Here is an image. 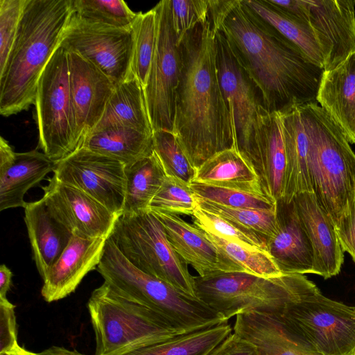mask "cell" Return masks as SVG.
<instances>
[{"label": "cell", "mask_w": 355, "mask_h": 355, "mask_svg": "<svg viewBox=\"0 0 355 355\" xmlns=\"http://www.w3.org/2000/svg\"><path fill=\"white\" fill-rule=\"evenodd\" d=\"M180 45L182 65L172 132L196 169L215 154L237 148L218 78L216 31L209 17L189 31Z\"/></svg>", "instance_id": "1"}, {"label": "cell", "mask_w": 355, "mask_h": 355, "mask_svg": "<svg viewBox=\"0 0 355 355\" xmlns=\"http://www.w3.org/2000/svg\"><path fill=\"white\" fill-rule=\"evenodd\" d=\"M221 32L259 88L269 113L317 103L324 69L238 0Z\"/></svg>", "instance_id": "2"}, {"label": "cell", "mask_w": 355, "mask_h": 355, "mask_svg": "<svg viewBox=\"0 0 355 355\" xmlns=\"http://www.w3.org/2000/svg\"><path fill=\"white\" fill-rule=\"evenodd\" d=\"M73 12L72 0H26L15 41L0 70L2 116L35 103L40 76L60 46Z\"/></svg>", "instance_id": "3"}, {"label": "cell", "mask_w": 355, "mask_h": 355, "mask_svg": "<svg viewBox=\"0 0 355 355\" xmlns=\"http://www.w3.org/2000/svg\"><path fill=\"white\" fill-rule=\"evenodd\" d=\"M298 107L310 141L313 193L335 227L349 214L355 198V153L317 103Z\"/></svg>", "instance_id": "4"}, {"label": "cell", "mask_w": 355, "mask_h": 355, "mask_svg": "<svg viewBox=\"0 0 355 355\" xmlns=\"http://www.w3.org/2000/svg\"><path fill=\"white\" fill-rule=\"evenodd\" d=\"M87 306L95 335L94 355H124L188 333L105 282L93 291Z\"/></svg>", "instance_id": "5"}, {"label": "cell", "mask_w": 355, "mask_h": 355, "mask_svg": "<svg viewBox=\"0 0 355 355\" xmlns=\"http://www.w3.org/2000/svg\"><path fill=\"white\" fill-rule=\"evenodd\" d=\"M96 268L104 282L119 293L159 313L186 332L228 321L199 299L184 295L134 266L108 238Z\"/></svg>", "instance_id": "6"}, {"label": "cell", "mask_w": 355, "mask_h": 355, "mask_svg": "<svg viewBox=\"0 0 355 355\" xmlns=\"http://www.w3.org/2000/svg\"><path fill=\"white\" fill-rule=\"evenodd\" d=\"M197 297L226 320L250 311L279 313L316 286L304 275L266 278L245 272L194 277Z\"/></svg>", "instance_id": "7"}, {"label": "cell", "mask_w": 355, "mask_h": 355, "mask_svg": "<svg viewBox=\"0 0 355 355\" xmlns=\"http://www.w3.org/2000/svg\"><path fill=\"white\" fill-rule=\"evenodd\" d=\"M108 239L134 266L181 293L198 299L194 276L170 244L162 223L151 211L122 214Z\"/></svg>", "instance_id": "8"}, {"label": "cell", "mask_w": 355, "mask_h": 355, "mask_svg": "<svg viewBox=\"0 0 355 355\" xmlns=\"http://www.w3.org/2000/svg\"><path fill=\"white\" fill-rule=\"evenodd\" d=\"M274 314L318 355H355V306L324 296L317 286Z\"/></svg>", "instance_id": "9"}, {"label": "cell", "mask_w": 355, "mask_h": 355, "mask_svg": "<svg viewBox=\"0 0 355 355\" xmlns=\"http://www.w3.org/2000/svg\"><path fill=\"white\" fill-rule=\"evenodd\" d=\"M39 146L57 162L78 150L67 52L59 46L43 70L35 100Z\"/></svg>", "instance_id": "10"}, {"label": "cell", "mask_w": 355, "mask_h": 355, "mask_svg": "<svg viewBox=\"0 0 355 355\" xmlns=\"http://www.w3.org/2000/svg\"><path fill=\"white\" fill-rule=\"evenodd\" d=\"M216 49L219 82L232 119L236 146L249 162L270 113L259 88L220 31Z\"/></svg>", "instance_id": "11"}, {"label": "cell", "mask_w": 355, "mask_h": 355, "mask_svg": "<svg viewBox=\"0 0 355 355\" xmlns=\"http://www.w3.org/2000/svg\"><path fill=\"white\" fill-rule=\"evenodd\" d=\"M154 8L156 44L144 92L153 132H173L175 92L182 65V51L171 24L170 0L159 1Z\"/></svg>", "instance_id": "12"}, {"label": "cell", "mask_w": 355, "mask_h": 355, "mask_svg": "<svg viewBox=\"0 0 355 355\" xmlns=\"http://www.w3.org/2000/svg\"><path fill=\"white\" fill-rule=\"evenodd\" d=\"M60 46L91 62L116 86L133 77L131 28H121L83 19L74 12Z\"/></svg>", "instance_id": "13"}, {"label": "cell", "mask_w": 355, "mask_h": 355, "mask_svg": "<svg viewBox=\"0 0 355 355\" xmlns=\"http://www.w3.org/2000/svg\"><path fill=\"white\" fill-rule=\"evenodd\" d=\"M53 176L87 193L119 216L125 198V165L80 148L55 162Z\"/></svg>", "instance_id": "14"}, {"label": "cell", "mask_w": 355, "mask_h": 355, "mask_svg": "<svg viewBox=\"0 0 355 355\" xmlns=\"http://www.w3.org/2000/svg\"><path fill=\"white\" fill-rule=\"evenodd\" d=\"M51 215L73 235L107 239L119 217L96 199L53 175L42 187Z\"/></svg>", "instance_id": "15"}, {"label": "cell", "mask_w": 355, "mask_h": 355, "mask_svg": "<svg viewBox=\"0 0 355 355\" xmlns=\"http://www.w3.org/2000/svg\"><path fill=\"white\" fill-rule=\"evenodd\" d=\"M309 23L320 47L324 71L355 53V1L305 0Z\"/></svg>", "instance_id": "16"}, {"label": "cell", "mask_w": 355, "mask_h": 355, "mask_svg": "<svg viewBox=\"0 0 355 355\" xmlns=\"http://www.w3.org/2000/svg\"><path fill=\"white\" fill-rule=\"evenodd\" d=\"M67 54L70 94L80 148L101 119L115 85L91 62L73 52Z\"/></svg>", "instance_id": "17"}, {"label": "cell", "mask_w": 355, "mask_h": 355, "mask_svg": "<svg viewBox=\"0 0 355 355\" xmlns=\"http://www.w3.org/2000/svg\"><path fill=\"white\" fill-rule=\"evenodd\" d=\"M150 211L162 223L173 248L187 265L193 267L198 276L244 272L196 225L185 221L178 214Z\"/></svg>", "instance_id": "18"}, {"label": "cell", "mask_w": 355, "mask_h": 355, "mask_svg": "<svg viewBox=\"0 0 355 355\" xmlns=\"http://www.w3.org/2000/svg\"><path fill=\"white\" fill-rule=\"evenodd\" d=\"M106 240L73 235L43 279L41 295L44 300L58 301L74 292L85 276L97 268Z\"/></svg>", "instance_id": "19"}, {"label": "cell", "mask_w": 355, "mask_h": 355, "mask_svg": "<svg viewBox=\"0 0 355 355\" xmlns=\"http://www.w3.org/2000/svg\"><path fill=\"white\" fill-rule=\"evenodd\" d=\"M55 162L37 149L15 153L0 137V211L23 207L24 196L44 177L53 171Z\"/></svg>", "instance_id": "20"}, {"label": "cell", "mask_w": 355, "mask_h": 355, "mask_svg": "<svg viewBox=\"0 0 355 355\" xmlns=\"http://www.w3.org/2000/svg\"><path fill=\"white\" fill-rule=\"evenodd\" d=\"M293 201L313 248V274L324 279L338 275L344 261V251L331 218L314 193L299 194Z\"/></svg>", "instance_id": "21"}, {"label": "cell", "mask_w": 355, "mask_h": 355, "mask_svg": "<svg viewBox=\"0 0 355 355\" xmlns=\"http://www.w3.org/2000/svg\"><path fill=\"white\" fill-rule=\"evenodd\" d=\"M278 230L267 240V251L282 273L313 274V252L293 201L277 202Z\"/></svg>", "instance_id": "22"}, {"label": "cell", "mask_w": 355, "mask_h": 355, "mask_svg": "<svg viewBox=\"0 0 355 355\" xmlns=\"http://www.w3.org/2000/svg\"><path fill=\"white\" fill-rule=\"evenodd\" d=\"M249 162L257 174L262 192L278 202L284 194L286 155L282 113H270Z\"/></svg>", "instance_id": "23"}, {"label": "cell", "mask_w": 355, "mask_h": 355, "mask_svg": "<svg viewBox=\"0 0 355 355\" xmlns=\"http://www.w3.org/2000/svg\"><path fill=\"white\" fill-rule=\"evenodd\" d=\"M316 101L349 144H355V53L335 69L324 71Z\"/></svg>", "instance_id": "24"}, {"label": "cell", "mask_w": 355, "mask_h": 355, "mask_svg": "<svg viewBox=\"0 0 355 355\" xmlns=\"http://www.w3.org/2000/svg\"><path fill=\"white\" fill-rule=\"evenodd\" d=\"M282 118L286 155L284 194L282 200L290 203L299 194L313 193L310 141L298 106L282 112Z\"/></svg>", "instance_id": "25"}, {"label": "cell", "mask_w": 355, "mask_h": 355, "mask_svg": "<svg viewBox=\"0 0 355 355\" xmlns=\"http://www.w3.org/2000/svg\"><path fill=\"white\" fill-rule=\"evenodd\" d=\"M24 221L33 259L43 279L73 234L51 215L42 198L27 203L24 207Z\"/></svg>", "instance_id": "26"}, {"label": "cell", "mask_w": 355, "mask_h": 355, "mask_svg": "<svg viewBox=\"0 0 355 355\" xmlns=\"http://www.w3.org/2000/svg\"><path fill=\"white\" fill-rule=\"evenodd\" d=\"M236 316L234 333L261 355H318L300 343L274 313L250 311Z\"/></svg>", "instance_id": "27"}, {"label": "cell", "mask_w": 355, "mask_h": 355, "mask_svg": "<svg viewBox=\"0 0 355 355\" xmlns=\"http://www.w3.org/2000/svg\"><path fill=\"white\" fill-rule=\"evenodd\" d=\"M192 182L263 193L253 166L236 148L220 151L206 160L196 169Z\"/></svg>", "instance_id": "28"}, {"label": "cell", "mask_w": 355, "mask_h": 355, "mask_svg": "<svg viewBox=\"0 0 355 355\" xmlns=\"http://www.w3.org/2000/svg\"><path fill=\"white\" fill-rule=\"evenodd\" d=\"M113 126L153 135L144 88L135 76L115 86L104 114L94 130Z\"/></svg>", "instance_id": "29"}, {"label": "cell", "mask_w": 355, "mask_h": 355, "mask_svg": "<svg viewBox=\"0 0 355 355\" xmlns=\"http://www.w3.org/2000/svg\"><path fill=\"white\" fill-rule=\"evenodd\" d=\"M153 135L121 126L92 132L80 148L117 160L124 165L133 163L153 152Z\"/></svg>", "instance_id": "30"}, {"label": "cell", "mask_w": 355, "mask_h": 355, "mask_svg": "<svg viewBox=\"0 0 355 355\" xmlns=\"http://www.w3.org/2000/svg\"><path fill=\"white\" fill-rule=\"evenodd\" d=\"M253 12L295 44L313 64L324 69V59L309 23L291 17L267 0H242Z\"/></svg>", "instance_id": "31"}, {"label": "cell", "mask_w": 355, "mask_h": 355, "mask_svg": "<svg viewBox=\"0 0 355 355\" xmlns=\"http://www.w3.org/2000/svg\"><path fill=\"white\" fill-rule=\"evenodd\" d=\"M124 213L148 209L149 205L166 177L155 153L125 165Z\"/></svg>", "instance_id": "32"}, {"label": "cell", "mask_w": 355, "mask_h": 355, "mask_svg": "<svg viewBox=\"0 0 355 355\" xmlns=\"http://www.w3.org/2000/svg\"><path fill=\"white\" fill-rule=\"evenodd\" d=\"M232 334L227 322L146 345L124 355H208Z\"/></svg>", "instance_id": "33"}, {"label": "cell", "mask_w": 355, "mask_h": 355, "mask_svg": "<svg viewBox=\"0 0 355 355\" xmlns=\"http://www.w3.org/2000/svg\"><path fill=\"white\" fill-rule=\"evenodd\" d=\"M133 49L131 60L132 75L145 87L155 49L157 36L156 11L137 12L132 24Z\"/></svg>", "instance_id": "34"}, {"label": "cell", "mask_w": 355, "mask_h": 355, "mask_svg": "<svg viewBox=\"0 0 355 355\" xmlns=\"http://www.w3.org/2000/svg\"><path fill=\"white\" fill-rule=\"evenodd\" d=\"M196 198L201 209L254 232L267 240L273 236L278 230L277 207L269 210L232 208L196 196Z\"/></svg>", "instance_id": "35"}, {"label": "cell", "mask_w": 355, "mask_h": 355, "mask_svg": "<svg viewBox=\"0 0 355 355\" xmlns=\"http://www.w3.org/2000/svg\"><path fill=\"white\" fill-rule=\"evenodd\" d=\"M206 233L207 236L245 272L270 278L282 272L267 250L246 246Z\"/></svg>", "instance_id": "36"}, {"label": "cell", "mask_w": 355, "mask_h": 355, "mask_svg": "<svg viewBox=\"0 0 355 355\" xmlns=\"http://www.w3.org/2000/svg\"><path fill=\"white\" fill-rule=\"evenodd\" d=\"M72 6L78 17L116 28H131L137 15L123 0H72Z\"/></svg>", "instance_id": "37"}, {"label": "cell", "mask_w": 355, "mask_h": 355, "mask_svg": "<svg viewBox=\"0 0 355 355\" xmlns=\"http://www.w3.org/2000/svg\"><path fill=\"white\" fill-rule=\"evenodd\" d=\"M194 225L205 232L246 246L267 250V239L219 216L198 207L192 216Z\"/></svg>", "instance_id": "38"}, {"label": "cell", "mask_w": 355, "mask_h": 355, "mask_svg": "<svg viewBox=\"0 0 355 355\" xmlns=\"http://www.w3.org/2000/svg\"><path fill=\"white\" fill-rule=\"evenodd\" d=\"M153 150L159 159L166 176L179 179L190 184L196 169L182 150L172 132H153Z\"/></svg>", "instance_id": "39"}, {"label": "cell", "mask_w": 355, "mask_h": 355, "mask_svg": "<svg viewBox=\"0 0 355 355\" xmlns=\"http://www.w3.org/2000/svg\"><path fill=\"white\" fill-rule=\"evenodd\" d=\"M194 194L207 200L232 208L269 210L277 207V202L264 193H250L191 182Z\"/></svg>", "instance_id": "40"}, {"label": "cell", "mask_w": 355, "mask_h": 355, "mask_svg": "<svg viewBox=\"0 0 355 355\" xmlns=\"http://www.w3.org/2000/svg\"><path fill=\"white\" fill-rule=\"evenodd\" d=\"M197 207L196 196L190 185L175 178L166 176L148 209L192 216Z\"/></svg>", "instance_id": "41"}, {"label": "cell", "mask_w": 355, "mask_h": 355, "mask_svg": "<svg viewBox=\"0 0 355 355\" xmlns=\"http://www.w3.org/2000/svg\"><path fill=\"white\" fill-rule=\"evenodd\" d=\"M170 13L173 29L180 45L189 31L209 19V0H170Z\"/></svg>", "instance_id": "42"}, {"label": "cell", "mask_w": 355, "mask_h": 355, "mask_svg": "<svg viewBox=\"0 0 355 355\" xmlns=\"http://www.w3.org/2000/svg\"><path fill=\"white\" fill-rule=\"evenodd\" d=\"M26 0H0V70L15 41Z\"/></svg>", "instance_id": "43"}, {"label": "cell", "mask_w": 355, "mask_h": 355, "mask_svg": "<svg viewBox=\"0 0 355 355\" xmlns=\"http://www.w3.org/2000/svg\"><path fill=\"white\" fill-rule=\"evenodd\" d=\"M19 347L15 306L7 298H0V354L13 352Z\"/></svg>", "instance_id": "44"}, {"label": "cell", "mask_w": 355, "mask_h": 355, "mask_svg": "<svg viewBox=\"0 0 355 355\" xmlns=\"http://www.w3.org/2000/svg\"><path fill=\"white\" fill-rule=\"evenodd\" d=\"M339 243L355 263V198L350 212L335 226Z\"/></svg>", "instance_id": "45"}, {"label": "cell", "mask_w": 355, "mask_h": 355, "mask_svg": "<svg viewBox=\"0 0 355 355\" xmlns=\"http://www.w3.org/2000/svg\"><path fill=\"white\" fill-rule=\"evenodd\" d=\"M208 355H261L257 347L239 336L231 334Z\"/></svg>", "instance_id": "46"}, {"label": "cell", "mask_w": 355, "mask_h": 355, "mask_svg": "<svg viewBox=\"0 0 355 355\" xmlns=\"http://www.w3.org/2000/svg\"><path fill=\"white\" fill-rule=\"evenodd\" d=\"M286 15L309 23L308 11L305 0H267Z\"/></svg>", "instance_id": "47"}, {"label": "cell", "mask_w": 355, "mask_h": 355, "mask_svg": "<svg viewBox=\"0 0 355 355\" xmlns=\"http://www.w3.org/2000/svg\"><path fill=\"white\" fill-rule=\"evenodd\" d=\"M238 0H209V20L212 27L217 32L218 28Z\"/></svg>", "instance_id": "48"}, {"label": "cell", "mask_w": 355, "mask_h": 355, "mask_svg": "<svg viewBox=\"0 0 355 355\" xmlns=\"http://www.w3.org/2000/svg\"><path fill=\"white\" fill-rule=\"evenodd\" d=\"M12 273L5 265L0 266V298L6 299L8 291L10 288Z\"/></svg>", "instance_id": "49"}, {"label": "cell", "mask_w": 355, "mask_h": 355, "mask_svg": "<svg viewBox=\"0 0 355 355\" xmlns=\"http://www.w3.org/2000/svg\"><path fill=\"white\" fill-rule=\"evenodd\" d=\"M33 355H85L76 350H70L62 347L52 346L39 353Z\"/></svg>", "instance_id": "50"}, {"label": "cell", "mask_w": 355, "mask_h": 355, "mask_svg": "<svg viewBox=\"0 0 355 355\" xmlns=\"http://www.w3.org/2000/svg\"><path fill=\"white\" fill-rule=\"evenodd\" d=\"M33 352H29L19 346L17 349L8 354H2V355H33Z\"/></svg>", "instance_id": "51"}, {"label": "cell", "mask_w": 355, "mask_h": 355, "mask_svg": "<svg viewBox=\"0 0 355 355\" xmlns=\"http://www.w3.org/2000/svg\"><path fill=\"white\" fill-rule=\"evenodd\" d=\"M0 355H2V354H0Z\"/></svg>", "instance_id": "52"}]
</instances>
